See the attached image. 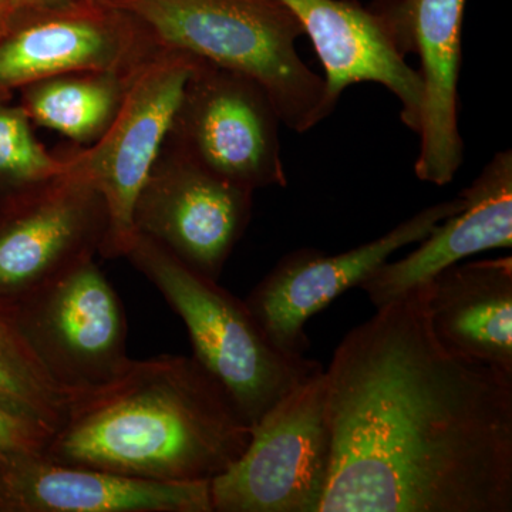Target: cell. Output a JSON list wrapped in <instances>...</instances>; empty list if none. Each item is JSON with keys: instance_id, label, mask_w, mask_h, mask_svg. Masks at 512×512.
Returning a JSON list of instances; mask_svg holds the SVG:
<instances>
[{"instance_id": "obj_23", "label": "cell", "mask_w": 512, "mask_h": 512, "mask_svg": "<svg viewBox=\"0 0 512 512\" xmlns=\"http://www.w3.org/2000/svg\"><path fill=\"white\" fill-rule=\"evenodd\" d=\"M12 20L13 10L10 8L9 0H0V39L8 32Z\"/></svg>"}, {"instance_id": "obj_19", "label": "cell", "mask_w": 512, "mask_h": 512, "mask_svg": "<svg viewBox=\"0 0 512 512\" xmlns=\"http://www.w3.org/2000/svg\"><path fill=\"white\" fill-rule=\"evenodd\" d=\"M0 407L55 433L69 409L60 389L23 336L15 306L0 302Z\"/></svg>"}, {"instance_id": "obj_8", "label": "cell", "mask_w": 512, "mask_h": 512, "mask_svg": "<svg viewBox=\"0 0 512 512\" xmlns=\"http://www.w3.org/2000/svg\"><path fill=\"white\" fill-rule=\"evenodd\" d=\"M195 57L161 47L138 69L123 106L107 133L90 147L70 153V161L103 195L109 234L103 258H124L133 239V211L171 121Z\"/></svg>"}, {"instance_id": "obj_18", "label": "cell", "mask_w": 512, "mask_h": 512, "mask_svg": "<svg viewBox=\"0 0 512 512\" xmlns=\"http://www.w3.org/2000/svg\"><path fill=\"white\" fill-rule=\"evenodd\" d=\"M138 69L134 72L90 70L46 77L20 89V106L33 126L49 128L77 146L90 147L113 124Z\"/></svg>"}, {"instance_id": "obj_5", "label": "cell", "mask_w": 512, "mask_h": 512, "mask_svg": "<svg viewBox=\"0 0 512 512\" xmlns=\"http://www.w3.org/2000/svg\"><path fill=\"white\" fill-rule=\"evenodd\" d=\"M332 464L325 369L251 427L242 456L211 481L214 512H319Z\"/></svg>"}, {"instance_id": "obj_21", "label": "cell", "mask_w": 512, "mask_h": 512, "mask_svg": "<svg viewBox=\"0 0 512 512\" xmlns=\"http://www.w3.org/2000/svg\"><path fill=\"white\" fill-rule=\"evenodd\" d=\"M52 434L0 407V453L43 451Z\"/></svg>"}, {"instance_id": "obj_24", "label": "cell", "mask_w": 512, "mask_h": 512, "mask_svg": "<svg viewBox=\"0 0 512 512\" xmlns=\"http://www.w3.org/2000/svg\"><path fill=\"white\" fill-rule=\"evenodd\" d=\"M80 2L94 3V2H103V0H80Z\"/></svg>"}, {"instance_id": "obj_20", "label": "cell", "mask_w": 512, "mask_h": 512, "mask_svg": "<svg viewBox=\"0 0 512 512\" xmlns=\"http://www.w3.org/2000/svg\"><path fill=\"white\" fill-rule=\"evenodd\" d=\"M69 168V153L53 154L35 136L25 109L0 93V208Z\"/></svg>"}, {"instance_id": "obj_6", "label": "cell", "mask_w": 512, "mask_h": 512, "mask_svg": "<svg viewBox=\"0 0 512 512\" xmlns=\"http://www.w3.org/2000/svg\"><path fill=\"white\" fill-rule=\"evenodd\" d=\"M281 124L261 84L195 57L165 144L238 187H286Z\"/></svg>"}, {"instance_id": "obj_16", "label": "cell", "mask_w": 512, "mask_h": 512, "mask_svg": "<svg viewBox=\"0 0 512 512\" xmlns=\"http://www.w3.org/2000/svg\"><path fill=\"white\" fill-rule=\"evenodd\" d=\"M460 195V211L437 224L412 254L387 261L359 286L376 309L468 256L511 248L512 151L494 154Z\"/></svg>"}, {"instance_id": "obj_22", "label": "cell", "mask_w": 512, "mask_h": 512, "mask_svg": "<svg viewBox=\"0 0 512 512\" xmlns=\"http://www.w3.org/2000/svg\"><path fill=\"white\" fill-rule=\"evenodd\" d=\"M77 2L80 0H9V5L13 10V16H16L36 10L67 8Z\"/></svg>"}, {"instance_id": "obj_17", "label": "cell", "mask_w": 512, "mask_h": 512, "mask_svg": "<svg viewBox=\"0 0 512 512\" xmlns=\"http://www.w3.org/2000/svg\"><path fill=\"white\" fill-rule=\"evenodd\" d=\"M430 326L458 356L512 375V258L458 262L427 282Z\"/></svg>"}, {"instance_id": "obj_1", "label": "cell", "mask_w": 512, "mask_h": 512, "mask_svg": "<svg viewBox=\"0 0 512 512\" xmlns=\"http://www.w3.org/2000/svg\"><path fill=\"white\" fill-rule=\"evenodd\" d=\"M427 293L380 306L333 352L319 512L512 511V375L444 348Z\"/></svg>"}, {"instance_id": "obj_13", "label": "cell", "mask_w": 512, "mask_h": 512, "mask_svg": "<svg viewBox=\"0 0 512 512\" xmlns=\"http://www.w3.org/2000/svg\"><path fill=\"white\" fill-rule=\"evenodd\" d=\"M467 0H399L370 6L386 22L404 56L420 59L423 106L414 174L423 183L450 184L464 161L458 126V80L463 64Z\"/></svg>"}, {"instance_id": "obj_12", "label": "cell", "mask_w": 512, "mask_h": 512, "mask_svg": "<svg viewBox=\"0 0 512 512\" xmlns=\"http://www.w3.org/2000/svg\"><path fill=\"white\" fill-rule=\"evenodd\" d=\"M161 47L126 10L103 2L13 16L0 39V93L74 72H134Z\"/></svg>"}, {"instance_id": "obj_9", "label": "cell", "mask_w": 512, "mask_h": 512, "mask_svg": "<svg viewBox=\"0 0 512 512\" xmlns=\"http://www.w3.org/2000/svg\"><path fill=\"white\" fill-rule=\"evenodd\" d=\"M254 191L228 183L164 143L134 204L136 234L218 281L247 231Z\"/></svg>"}, {"instance_id": "obj_7", "label": "cell", "mask_w": 512, "mask_h": 512, "mask_svg": "<svg viewBox=\"0 0 512 512\" xmlns=\"http://www.w3.org/2000/svg\"><path fill=\"white\" fill-rule=\"evenodd\" d=\"M23 336L67 396L96 389L126 367L123 305L94 258H87L15 305Z\"/></svg>"}, {"instance_id": "obj_15", "label": "cell", "mask_w": 512, "mask_h": 512, "mask_svg": "<svg viewBox=\"0 0 512 512\" xmlns=\"http://www.w3.org/2000/svg\"><path fill=\"white\" fill-rule=\"evenodd\" d=\"M301 23L325 70L326 100L335 111L348 87L376 83L400 101L404 126L419 133L423 83L406 62L386 22L359 0H279Z\"/></svg>"}, {"instance_id": "obj_2", "label": "cell", "mask_w": 512, "mask_h": 512, "mask_svg": "<svg viewBox=\"0 0 512 512\" xmlns=\"http://www.w3.org/2000/svg\"><path fill=\"white\" fill-rule=\"evenodd\" d=\"M251 427L194 357L128 360L69 399L46 457L158 483L212 481L244 453Z\"/></svg>"}, {"instance_id": "obj_3", "label": "cell", "mask_w": 512, "mask_h": 512, "mask_svg": "<svg viewBox=\"0 0 512 512\" xmlns=\"http://www.w3.org/2000/svg\"><path fill=\"white\" fill-rule=\"evenodd\" d=\"M126 10L158 46L251 77L281 123L306 133L333 113L325 80L299 56L301 23L279 0H106Z\"/></svg>"}, {"instance_id": "obj_11", "label": "cell", "mask_w": 512, "mask_h": 512, "mask_svg": "<svg viewBox=\"0 0 512 512\" xmlns=\"http://www.w3.org/2000/svg\"><path fill=\"white\" fill-rule=\"evenodd\" d=\"M463 205L458 194L453 200L424 208L382 237L342 254L329 255L313 248L293 251L252 289L245 303L276 348L286 355L305 356L309 350L305 326L312 316L350 288L362 285L397 251L419 244Z\"/></svg>"}, {"instance_id": "obj_10", "label": "cell", "mask_w": 512, "mask_h": 512, "mask_svg": "<svg viewBox=\"0 0 512 512\" xmlns=\"http://www.w3.org/2000/svg\"><path fill=\"white\" fill-rule=\"evenodd\" d=\"M109 210L96 185L72 165L0 208V302L15 306L87 258L100 255Z\"/></svg>"}, {"instance_id": "obj_4", "label": "cell", "mask_w": 512, "mask_h": 512, "mask_svg": "<svg viewBox=\"0 0 512 512\" xmlns=\"http://www.w3.org/2000/svg\"><path fill=\"white\" fill-rule=\"evenodd\" d=\"M124 258L183 319L192 357L220 383L249 427L323 370L315 360L276 348L245 301L192 271L150 238L134 235Z\"/></svg>"}, {"instance_id": "obj_14", "label": "cell", "mask_w": 512, "mask_h": 512, "mask_svg": "<svg viewBox=\"0 0 512 512\" xmlns=\"http://www.w3.org/2000/svg\"><path fill=\"white\" fill-rule=\"evenodd\" d=\"M0 512L214 511L211 481L158 483L8 451L0 453Z\"/></svg>"}]
</instances>
